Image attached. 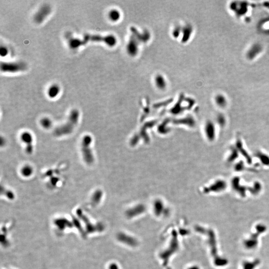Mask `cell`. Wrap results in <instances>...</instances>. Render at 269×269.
<instances>
[{
	"label": "cell",
	"instance_id": "obj_1",
	"mask_svg": "<svg viewBox=\"0 0 269 269\" xmlns=\"http://www.w3.org/2000/svg\"><path fill=\"white\" fill-rule=\"evenodd\" d=\"M89 42H104L109 46H113L116 44V39L111 35L104 37L98 34H85L82 39L73 37L69 39V46L72 49H77Z\"/></svg>",
	"mask_w": 269,
	"mask_h": 269
},
{
	"label": "cell",
	"instance_id": "obj_6",
	"mask_svg": "<svg viewBox=\"0 0 269 269\" xmlns=\"http://www.w3.org/2000/svg\"><path fill=\"white\" fill-rule=\"evenodd\" d=\"M21 140L26 145V152L28 154H31L34 150L33 137L28 132H25L22 134Z\"/></svg>",
	"mask_w": 269,
	"mask_h": 269
},
{
	"label": "cell",
	"instance_id": "obj_2",
	"mask_svg": "<svg viewBox=\"0 0 269 269\" xmlns=\"http://www.w3.org/2000/svg\"><path fill=\"white\" fill-rule=\"evenodd\" d=\"M79 118V111L77 109L72 110L67 121L55 129L54 131V136L56 137H62L72 133L77 125Z\"/></svg>",
	"mask_w": 269,
	"mask_h": 269
},
{
	"label": "cell",
	"instance_id": "obj_3",
	"mask_svg": "<svg viewBox=\"0 0 269 269\" xmlns=\"http://www.w3.org/2000/svg\"><path fill=\"white\" fill-rule=\"evenodd\" d=\"M92 139L89 135H86L83 138L81 142V152L83 160L87 164L91 165L94 161L93 154L91 145Z\"/></svg>",
	"mask_w": 269,
	"mask_h": 269
},
{
	"label": "cell",
	"instance_id": "obj_13",
	"mask_svg": "<svg viewBox=\"0 0 269 269\" xmlns=\"http://www.w3.org/2000/svg\"><path fill=\"white\" fill-rule=\"evenodd\" d=\"M1 194H4V195L7 196V197L10 198H13L14 197V195L13 192H11L10 190L6 189L4 187L1 186Z\"/></svg>",
	"mask_w": 269,
	"mask_h": 269
},
{
	"label": "cell",
	"instance_id": "obj_8",
	"mask_svg": "<svg viewBox=\"0 0 269 269\" xmlns=\"http://www.w3.org/2000/svg\"><path fill=\"white\" fill-rule=\"evenodd\" d=\"M33 168L30 165H25L21 169V174L24 177H30L33 174Z\"/></svg>",
	"mask_w": 269,
	"mask_h": 269
},
{
	"label": "cell",
	"instance_id": "obj_5",
	"mask_svg": "<svg viewBox=\"0 0 269 269\" xmlns=\"http://www.w3.org/2000/svg\"><path fill=\"white\" fill-rule=\"evenodd\" d=\"M51 11V9L48 4H43L40 7L34 16V21L37 24L43 22L45 19L49 16Z\"/></svg>",
	"mask_w": 269,
	"mask_h": 269
},
{
	"label": "cell",
	"instance_id": "obj_14",
	"mask_svg": "<svg viewBox=\"0 0 269 269\" xmlns=\"http://www.w3.org/2000/svg\"><path fill=\"white\" fill-rule=\"evenodd\" d=\"M0 53H1V57H5L7 55L8 53V51L6 47L1 46L0 49Z\"/></svg>",
	"mask_w": 269,
	"mask_h": 269
},
{
	"label": "cell",
	"instance_id": "obj_4",
	"mask_svg": "<svg viewBox=\"0 0 269 269\" xmlns=\"http://www.w3.org/2000/svg\"><path fill=\"white\" fill-rule=\"evenodd\" d=\"M27 69V64L22 62H2L1 64V70L4 72L14 73L25 71Z\"/></svg>",
	"mask_w": 269,
	"mask_h": 269
},
{
	"label": "cell",
	"instance_id": "obj_12",
	"mask_svg": "<svg viewBox=\"0 0 269 269\" xmlns=\"http://www.w3.org/2000/svg\"><path fill=\"white\" fill-rule=\"evenodd\" d=\"M252 190H253V193H258L260 192L262 189V186L261 183L259 182H255L253 183V186H251Z\"/></svg>",
	"mask_w": 269,
	"mask_h": 269
},
{
	"label": "cell",
	"instance_id": "obj_10",
	"mask_svg": "<svg viewBox=\"0 0 269 269\" xmlns=\"http://www.w3.org/2000/svg\"><path fill=\"white\" fill-rule=\"evenodd\" d=\"M109 16L111 21L116 22L120 18V14L119 11L116 10H112L109 13Z\"/></svg>",
	"mask_w": 269,
	"mask_h": 269
},
{
	"label": "cell",
	"instance_id": "obj_7",
	"mask_svg": "<svg viewBox=\"0 0 269 269\" xmlns=\"http://www.w3.org/2000/svg\"><path fill=\"white\" fill-rule=\"evenodd\" d=\"M60 88L58 85L54 84L51 85L48 90V95L51 98H55L60 93Z\"/></svg>",
	"mask_w": 269,
	"mask_h": 269
},
{
	"label": "cell",
	"instance_id": "obj_9",
	"mask_svg": "<svg viewBox=\"0 0 269 269\" xmlns=\"http://www.w3.org/2000/svg\"><path fill=\"white\" fill-rule=\"evenodd\" d=\"M256 156L260 160L262 164L266 166L269 165V156L268 155L261 152H258Z\"/></svg>",
	"mask_w": 269,
	"mask_h": 269
},
{
	"label": "cell",
	"instance_id": "obj_11",
	"mask_svg": "<svg viewBox=\"0 0 269 269\" xmlns=\"http://www.w3.org/2000/svg\"><path fill=\"white\" fill-rule=\"evenodd\" d=\"M40 124L43 128L48 129L52 126V122L49 118H44L40 121Z\"/></svg>",
	"mask_w": 269,
	"mask_h": 269
}]
</instances>
